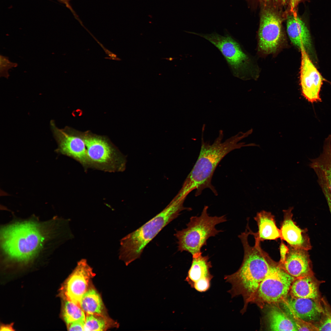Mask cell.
I'll return each instance as SVG.
<instances>
[{"label": "cell", "mask_w": 331, "mask_h": 331, "mask_svg": "<svg viewBox=\"0 0 331 331\" xmlns=\"http://www.w3.org/2000/svg\"><path fill=\"white\" fill-rule=\"evenodd\" d=\"M61 222L57 218L43 222L31 219L3 226L0 234L2 257L22 263L37 258L59 238Z\"/></svg>", "instance_id": "6da1fadb"}, {"label": "cell", "mask_w": 331, "mask_h": 331, "mask_svg": "<svg viewBox=\"0 0 331 331\" xmlns=\"http://www.w3.org/2000/svg\"><path fill=\"white\" fill-rule=\"evenodd\" d=\"M203 132L201 136V146L198 158L186 178L182 188L177 196L185 199L187 195L196 190L195 196L201 194L206 188L210 189L215 195L217 192L211 183L214 173L223 158L231 151L246 146H251V143L246 144L241 140L250 134L249 131L240 132L223 141L224 134L222 130L213 143L210 144L205 142Z\"/></svg>", "instance_id": "7a4b0ae2"}, {"label": "cell", "mask_w": 331, "mask_h": 331, "mask_svg": "<svg viewBox=\"0 0 331 331\" xmlns=\"http://www.w3.org/2000/svg\"><path fill=\"white\" fill-rule=\"evenodd\" d=\"M250 232L246 227L245 230L238 236L244 251L243 259L239 269L235 273L224 276L226 282L231 284L228 292L232 298L242 295L244 298L245 310L246 305L254 297L258 287L273 266L276 262L263 250L261 241L254 237V246L250 245L248 238Z\"/></svg>", "instance_id": "3957f363"}, {"label": "cell", "mask_w": 331, "mask_h": 331, "mask_svg": "<svg viewBox=\"0 0 331 331\" xmlns=\"http://www.w3.org/2000/svg\"><path fill=\"white\" fill-rule=\"evenodd\" d=\"M185 200L175 197L160 213L122 238L120 259L128 265L139 258L146 246L164 227L176 218L182 211L192 210L184 206Z\"/></svg>", "instance_id": "277c9868"}, {"label": "cell", "mask_w": 331, "mask_h": 331, "mask_svg": "<svg viewBox=\"0 0 331 331\" xmlns=\"http://www.w3.org/2000/svg\"><path fill=\"white\" fill-rule=\"evenodd\" d=\"M208 208L204 206L200 215L190 218L186 228L176 231L174 235L178 240L179 251H186L192 256L202 253L201 249L207 245L208 238L223 231L215 226L227 221L225 216H210Z\"/></svg>", "instance_id": "5b68a950"}, {"label": "cell", "mask_w": 331, "mask_h": 331, "mask_svg": "<svg viewBox=\"0 0 331 331\" xmlns=\"http://www.w3.org/2000/svg\"><path fill=\"white\" fill-rule=\"evenodd\" d=\"M86 146L88 168L110 173L122 172L126 158L106 137L78 131Z\"/></svg>", "instance_id": "8992f818"}, {"label": "cell", "mask_w": 331, "mask_h": 331, "mask_svg": "<svg viewBox=\"0 0 331 331\" xmlns=\"http://www.w3.org/2000/svg\"><path fill=\"white\" fill-rule=\"evenodd\" d=\"M186 32L198 36L211 43L223 55L233 75L236 77L240 76L248 58L239 43L227 31L225 30L223 36L215 32L208 34Z\"/></svg>", "instance_id": "52a82bcc"}, {"label": "cell", "mask_w": 331, "mask_h": 331, "mask_svg": "<svg viewBox=\"0 0 331 331\" xmlns=\"http://www.w3.org/2000/svg\"><path fill=\"white\" fill-rule=\"evenodd\" d=\"M295 279L276 262L260 283L255 296L268 303L282 302L287 298Z\"/></svg>", "instance_id": "ba28073f"}, {"label": "cell", "mask_w": 331, "mask_h": 331, "mask_svg": "<svg viewBox=\"0 0 331 331\" xmlns=\"http://www.w3.org/2000/svg\"><path fill=\"white\" fill-rule=\"evenodd\" d=\"M50 124L58 144L56 152L75 160L85 170L88 169L85 144L78 131L68 127L59 128L53 120L51 121Z\"/></svg>", "instance_id": "9c48e42d"}, {"label": "cell", "mask_w": 331, "mask_h": 331, "mask_svg": "<svg viewBox=\"0 0 331 331\" xmlns=\"http://www.w3.org/2000/svg\"><path fill=\"white\" fill-rule=\"evenodd\" d=\"M282 35V19L273 7L265 8L261 13L258 32L259 48L267 54L274 52Z\"/></svg>", "instance_id": "30bf717a"}, {"label": "cell", "mask_w": 331, "mask_h": 331, "mask_svg": "<svg viewBox=\"0 0 331 331\" xmlns=\"http://www.w3.org/2000/svg\"><path fill=\"white\" fill-rule=\"evenodd\" d=\"M95 275L86 260H81L62 285L60 296L63 299L79 305L82 296L90 287L91 280Z\"/></svg>", "instance_id": "8fae6325"}, {"label": "cell", "mask_w": 331, "mask_h": 331, "mask_svg": "<svg viewBox=\"0 0 331 331\" xmlns=\"http://www.w3.org/2000/svg\"><path fill=\"white\" fill-rule=\"evenodd\" d=\"M301 63L300 80L302 95L309 101H321L320 92L322 84V77L310 60L306 50L300 49Z\"/></svg>", "instance_id": "7c38bea8"}, {"label": "cell", "mask_w": 331, "mask_h": 331, "mask_svg": "<svg viewBox=\"0 0 331 331\" xmlns=\"http://www.w3.org/2000/svg\"><path fill=\"white\" fill-rule=\"evenodd\" d=\"M282 302L285 313L291 317L299 318L313 324L320 320L323 311L321 299L291 297Z\"/></svg>", "instance_id": "4fadbf2b"}, {"label": "cell", "mask_w": 331, "mask_h": 331, "mask_svg": "<svg viewBox=\"0 0 331 331\" xmlns=\"http://www.w3.org/2000/svg\"><path fill=\"white\" fill-rule=\"evenodd\" d=\"M202 253L192 256L191 264L185 279L191 287L201 292L209 289L213 277L210 271L212 266L209 257L208 255L203 256Z\"/></svg>", "instance_id": "5bb4252c"}, {"label": "cell", "mask_w": 331, "mask_h": 331, "mask_svg": "<svg viewBox=\"0 0 331 331\" xmlns=\"http://www.w3.org/2000/svg\"><path fill=\"white\" fill-rule=\"evenodd\" d=\"M293 207L283 210V219L280 224V238L293 247L307 250L312 248L307 229H302L293 221Z\"/></svg>", "instance_id": "9a60e30c"}, {"label": "cell", "mask_w": 331, "mask_h": 331, "mask_svg": "<svg viewBox=\"0 0 331 331\" xmlns=\"http://www.w3.org/2000/svg\"><path fill=\"white\" fill-rule=\"evenodd\" d=\"M288 245V251L283 263L279 264L281 267L295 279L314 275L308 251Z\"/></svg>", "instance_id": "2e32d148"}, {"label": "cell", "mask_w": 331, "mask_h": 331, "mask_svg": "<svg viewBox=\"0 0 331 331\" xmlns=\"http://www.w3.org/2000/svg\"><path fill=\"white\" fill-rule=\"evenodd\" d=\"M310 161L309 166L316 174L318 181L325 185L331 193V135L325 140L319 155Z\"/></svg>", "instance_id": "e0dca14e"}, {"label": "cell", "mask_w": 331, "mask_h": 331, "mask_svg": "<svg viewBox=\"0 0 331 331\" xmlns=\"http://www.w3.org/2000/svg\"><path fill=\"white\" fill-rule=\"evenodd\" d=\"M287 20V32L292 43L299 48L309 50L311 47L309 31L305 23L298 16L296 12L291 13Z\"/></svg>", "instance_id": "ac0fdd59"}, {"label": "cell", "mask_w": 331, "mask_h": 331, "mask_svg": "<svg viewBox=\"0 0 331 331\" xmlns=\"http://www.w3.org/2000/svg\"><path fill=\"white\" fill-rule=\"evenodd\" d=\"M324 282L318 280L314 275L296 279L292 284L289 293L292 297L321 300L319 287Z\"/></svg>", "instance_id": "d6986e66"}, {"label": "cell", "mask_w": 331, "mask_h": 331, "mask_svg": "<svg viewBox=\"0 0 331 331\" xmlns=\"http://www.w3.org/2000/svg\"><path fill=\"white\" fill-rule=\"evenodd\" d=\"M254 219L258 230L257 232L254 233L250 229V235L257 238L261 242L280 238V230L276 226L275 217L271 212L261 211L257 213Z\"/></svg>", "instance_id": "ffe728a7"}, {"label": "cell", "mask_w": 331, "mask_h": 331, "mask_svg": "<svg viewBox=\"0 0 331 331\" xmlns=\"http://www.w3.org/2000/svg\"><path fill=\"white\" fill-rule=\"evenodd\" d=\"M268 318L270 330L297 331L293 319L276 307H272L269 309Z\"/></svg>", "instance_id": "44dd1931"}, {"label": "cell", "mask_w": 331, "mask_h": 331, "mask_svg": "<svg viewBox=\"0 0 331 331\" xmlns=\"http://www.w3.org/2000/svg\"><path fill=\"white\" fill-rule=\"evenodd\" d=\"M79 305L86 314H105L102 299L97 291L93 287H90L83 295Z\"/></svg>", "instance_id": "7402d4cb"}, {"label": "cell", "mask_w": 331, "mask_h": 331, "mask_svg": "<svg viewBox=\"0 0 331 331\" xmlns=\"http://www.w3.org/2000/svg\"><path fill=\"white\" fill-rule=\"evenodd\" d=\"M84 331H105L116 326L114 321L105 314H86Z\"/></svg>", "instance_id": "603a6c76"}, {"label": "cell", "mask_w": 331, "mask_h": 331, "mask_svg": "<svg viewBox=\"0 0 331 331\" xmlns=\"http://www.w3.org/2000/svg\"><path fill=\"white\" fill-rule=\"evenodd\" d=\"M61 315L67 325L75 321L85 319L86 315L79 305L70 301L63 299Z\"/></svg>", "instance_id": "cb8c5ba5"}, {"label": "cell", "mask_w": 331, "mask_h": 331, "mask_svg": "<svg viewBox=\"0 0 331 331\" xmlns=\"http://www.w3.org/2000/svg\"><path fill=\"white\" fill-rule=\"evenodd\" d=\"M323 311L320 320L315 325L319 331H331V308L324 298L321 299Z\"/></svg>", "instance_id": "d4e9b609"}, {"label": "cell", "mask_w": 331, "mask_h": 331, "mask_svg": "<svg viewBox=\"0 0 331 331\" xmlns=\"http://www.w3.org/2000/svg\"><path fill=\"white\" fill-rule=\"evenodd\" d=\"M0 76L6 78L9 77V70L17 67V64L10 61L9 58L1 55L0 56Z\"/></svg>", "instance_id": "484cf974"}, {"label": "cell", "mask_w": 331, "mask_h": 331, "mask_svg": "<svg viewBox=\"0 0 331 331\" xmlns=\"http://www.w3.org/2000/svg\"><path fill=\"white\" fill-rule=\"evenodd\" d=\"M294 320L297 331H319L314 324L296 318H292Z\"/></svg>", "instance_id": "4316f807"}, {"label": "cell", "mask_w": 331, "mask_h": 331, "mask_svg": "<svg viewBox=\"0 0 331 331\" xmlns=\"http://www.w3.org/2000/svg\"><path fill=\"white\" fill-rule=\"evenodd\" d=\"M85 321V319L75 321L67 325V329L69 331H84Z\"/></svg>", "instance_id": "83f0119b"}, {"label": "cell", "mask_w": 331, "mask_h": 331, "mask_svg": "<svg viewBox=\"0 0 331 331\" xmlns=\"http://www.w3.org/2000/svg\"><path fill=\"white\" fill-rule=\"evenodd\" d=\"M319 185L326 200L331 214V193L326 186L323 183H321Z\"/></svg>", "instance_id": "f1b7e54d"}, {"label": "cell", "mask_w": 331, "mask_h": 331, "mask_svg": "<svg viewBox=\"0 0 331 331\" xmlns=\"http://www.w3.org/2000/svg\"><path fill=\"white\" fill-rule=\"evenodd\" d=\"M279 249L280 259L279 263L280 264H281L283 263L285 260L286 255L288 251L289 247L288 245H286L282 241H281Z\"/></svg>", "instance_id": "f546056e"}, {"label": "cell", "mask_w": 331, "mask_h": 331, "mask_svg": "<svg viewBox=\"0 0 331 331\" xmlns=\"http://www.w3.org/2000/svg\"><path fill=\"white\" fill-rule=\"evenodd\" d=\"M94 40L98 43L100 45L103 49L105 53L109 57H105V58L110 59L114 60H121L120 59L117 58V55L116 54L112 53L109 50L106 48L94 36H92Z\"/></svg>", "instance_id": "4dcf8cb0"}, {"label": "cell", "mask_w": 331, "mask_h": 331, "mask_svg": "<svg viewBox=\"0 0 331 331\" xmlns=\"http://www.w3.org/2000/svg\"><path fill=\"white\" fill-rule=\"evenodd\" d=\"M302 0H290L289 3L290 11L291 13L296 12L295 9Z\"/></svg>", "instance_id": "1f68e13d"}, {"label": "cell", "mask_w": 331, "mask_h": 331, "mask_svg": "<svg viewBox=\"0 0 331 331\" xmlns=\"http://www.w3.org/2000/svg\"><path fill=\"white\" fill-rule=\"evenodd\" d=\"M13 324H2L0 326V331H13Z\"/></svg>", "instance_id": "d6a6232c"}, {"label": "cell", "mask_w": 331, "mask_h": 331, "mask_svg": "<svg viewBox=\"0 0 331 331\" xmlns=\"http://www.w3.org/2000/svg\"><path fill=\"white\" fill-rule=\"evenodd\" d=\"M174 59V58H172V57H170L169 58H164V59L168 60H169V61H172L173 59Z\"/></svg>", "instance_id": "836d02e7"}, {"label": "cell", "mask_w": 331, "mask_h": 331, "mask_svg": "<svg viewBox=\"0 0 331 331\" xmlns=\"http://www.w3.org/2000/svg\"><path fill=\"white\" fill-rule=\"evenodd\" d=\"M58 0L59 1H60L61 2H63V3H66V4H67V0Z\"/></svg>", "instance_id": "e575fe53"}]
</instances>
